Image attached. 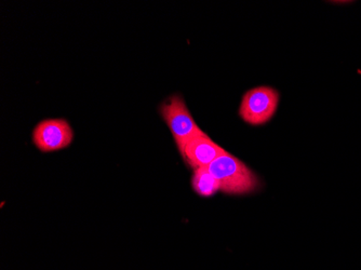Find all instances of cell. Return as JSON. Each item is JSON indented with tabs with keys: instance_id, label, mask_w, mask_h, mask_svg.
Returning <instances> with one entry per match:
<instances>
[{
	"instance_id": "cell-3",
	"label": "cell",
	"mask_w": 361,
	"mask_h": 270,
	"mask_svg": "<svg viewBox=\"0 0 361 270\" xmlns=\"http://www.w3.org/2000/svg\"><path fill=\"white\" fill-rule=\"evenodd\" d=\"M279 94L269 87H257L243 95L239 107V116L251 125L269 123L277 111Z\"/></svg>"
},
{
	"instance_id": "cell-2",
	"label": "cell",
	"mask_w": 361,
	"mask_h": 270,
	"mask_svg": "<svg viewBox=\"0 0 361 270\" xmlns=\"http://www.w3.org/2000/svg\"><path fill=\"white\" fill-rule=\"evenodd\" d=\"M159 111L162 119L166 121L173 135L180 154L183 153L184 148L190 140L204 133V131L197 125L184 102L183 97L180 94L172 95L165 103H162Z\"/></svg>"
},
{
	"instance_id": "cell-4",
	"label": "cell",
	"mask_w": 361,
	"mask_h": 270,
	"mask_svg": "<svg viewBox=\"0 0 361 270\" xmlns=\"http://www.w3.org/2000/svg\"><path fill=\"white\" fill-rule=\"evenodd\" d=\"M32 143L42 153L64 149L72 144L74 132L65 119H46L32 130Z\"/></svg>"
},
{
	"instance_id": "cell-5",
	"label": "cell",
	"mask_w": 361,
	"mask_h": 270,
	"mask_svg": "<svg viewBox=\"0 0 361 270\" xmlns=\"http://www.w3.org/2000/svg\"><path fill=\"white\" fill-rule=\"evenodd\" d=\"M224 152V148L212 141L204 132L188 142L180 156L190 168L196 170L208 168Z\"/></svg>"
},
{
	"instance_id": "cell-6",
	"label": "cell",
	"mask_w": 361,
	"mask_h": 270,
	"mask_svg": "<svg viewBox=\"0 0 361 270\" xmlns=\"http://www.w3.org/2000/svg\"><path fill=\"white\" fill-rule=\"evenodd\" d=\"M192 186L194 192L202 197L214 196L220 190L218 180L213 178L207 168L194 170Z\"/></svg>"
},
{
	"instance_id": "cell-1",
	"label": "cell",
	"mask_w": 361,
	"mask_h": 270,
	"mask_svg": "<svg viewBox=\"0 0 361 270\" xmlns=\"http://www.w3.org/2000/svg\"><path fill=\"white\" fill-rule=\"evenodd\" d=\"M208 171L218 180L221 192L226 195L251 194L259 188L257 176L241 160L225 150L210 166Z\"/></svg>"
}]
</instances>
